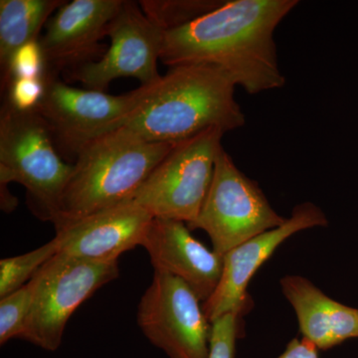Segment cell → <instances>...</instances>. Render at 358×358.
Masks as SVG:
<instances>
[{"mask_svg": "<svg viewBox=\"0 0 358 358\" xmlns=\"http://www.w3.org/2000/svg\"><path fill=\"white\" fill-rule=\"evenodd\" d=\"M296 0H228L164 35L160 60L213 66L249 95L282 88L274 33Z\"/></svg>", "mask_w": 358, "mask_h": 358, "instance_id": "6da1fadb", "label": "cell"}, {"mask_svg": "<svg viewBox=\"0 0 358 358\" xmlns=\"http://www.w3.org/2000/svg\"><path fill=\"white\" fill-rule=\"evenodd\" d=\"M235 88L213 66H174L152 84L124 127L160 143H180L210 128L234 131L246 124Z\"/></svg>", "mask_w": 358, "mask_h": 358, "instance_id": "7a4b0ae2", "label": "cell"}, {"mask_svg": "<svg viewBox=\"0 0 358 358\" xmlns=\"http://www.w3.org/2000/svg\"><path fill=\"white\" fill-rule=\"evenodd\" d=\"M174 145L152 143L126 127L90 143L73 162L55 228L133 202L141 186Z\"/></svg>", "mask_w": 358, "mask_h": 358, "instance_id": "3957f363", "label": "cell"}, {"mask_svg": "<svg viewBox=\"0 0 358 358\" xmlns=\"http://www.w3.org/2000/svg\"><path fill=\"white\" fill-rule=\"evenodd\" d=\"M73 164L59 154L38 110L20 112L4 103L0 110V185L20 183L30 210L55 225Z\"/></svg>", "mask_w": 358, "mask_h": 358, "instance_id": "277c9868", "label": "cell"}, {"mask_svg": "<svg viewBox=\"0 0 358 358\" xmlns=\"http://www.w3.org/2000/svg\"><path fill=\"white\" fill-rule=\"evenodd\" d=\"M150 86L141 85L124 95L114 96L75 88L59 76L46 74V91L37 110L50 129L59 154L73 164L90 143L124 127Z\"/></svg>", "mask_w": 358, "mask_h": 358, "instance_id": "5b68a950", "label": "cell"}, {"mask_svg": "<svg viewBox=\"0 0 358 358\" xmlns=\"http://www.w3.org/2000/svg\"><path fill=\"white\" fill-rule=\"evenodd\" d=\"M224 131L210 128L176 143L133 200L155 218L193 222L210 188Z\"/></svg>", "mask_w": 358, "mask_h": 358, "instance_id": "8992f818", "label": "cell"}, {"mask_svg": "<svg viewBox=\"0 0 358 358\" xmlns=\"http://www.w3.org/2000/svg\"><path fill=\"white\" fill-rule=\"evenodd\" d=\"M286 221L271 206L258 183L247 178L222 148L199 216L187 226L190 230L206 232L214 251L224 257L235 247Z\"/></svg>", "mask_w": 358, "mask_h": 358, "instance_id": "52a82bcc", "label": "cell"}, {"mask_svg": "<svg viewBox=\"0 0 358 358\" xmlns=\"http://www.w3.org/2000/svg\"><path fill=\"white\" fill-rule=\"evenodd\" d=\"M117 275V262H93L56 254L33 278L34 299L20 338L55 352L73 313Z\"/></svg>", "mask_w": 358, "mask_h": 358, "instance_id": "ba28073f", "label": "cell"}, {"mask_svg": "<svg viewBox=\"0 0 358 358\" xmlns=\"http://www.w3.org/2000/svg\"><path fill=\"white\" fill-rule=\"evenodd\" d=\"M200 303L182 280L155 272L138 303V327L169 358H208L211 324Z\"/></svg>", "mask_w": 358, "mask_h": 358, "instance_id": "9c48e42d", "label": "cell"}, {"mask_svg": "<svg viewBox=\"0 0 358 358\" xmlns=\"http://www.w3.org/2000/svg\"><path fill=\"white\" fill-rule=\"evenodd\" d=\"M166 32L148 20L138 2L126 1L108 29L109 49L99 60L69 71L71 81L105 92L114 80L134 78L141 85L159 81L157 70Z\"/></svg>", "mask_w": 358, "mask_h": 358, "instance_id": "30bf717a", "label": "cell"}, {"mask_svg": "<svg viewBox=\"0 0 358 358\" xmlns=\"http://www.w3.org/2000/svg\"><path fill=\"white\" fill-rule=\"evenodd\" d=\"M327 215L317 205L303 202L296 205L291 217L280 227L251 238L224 256L222 274L217 288L203 305L205 315L212 324L226 313L243 315L250 301L247 288L252 278L280 245L301 231L326 227Z\"/></svg>", "mask_w": 358, "mask_h": 358, "instance_id": "8fae6325", "label": "cell"}, {"mask_svg": "<svg viewBox=\"0 0 358 358\" xmlns=\"http://www.w3.org/2000/svg\"><path fill=\"white\" fill-rule=\"evenodd\" d=\"M124 0L65 1L46 24L38 40L47 74L75 69L103 55L99 42L107 36Z\"/></svg>", "mask_w": 358, "mask_h": 358, "instance_id": "7c38bea8", "label": "cell"}, {"mask_svg": "<svg viewBox=\"0 0 358 358\" xmlns=\"http://www.w3.org/2000/svg\"><path fill=\"white\" fill-rule=\"evenodd\" d=\"M154 216L134 202L68 221L56 227L58 253L93 262H117L143 244Z\"/></svg>", "mask_w": 358, "mask_h": 358, "instance_id": "4fadbf2b", "label": "cell"}, {"mask_svg": "<svg viewBox=\"0 0 358 358\" xmlns=\"http://www.w3.org/2000/svg\"><path fill=\"white\" fill-rule=\"evenodd\" d=\"M141 246L147 250L155 272L182 280L202 303L217 288L224 257L193 237L185 222L154 218Z\"/></svg>", "mask_w": 358, "mask_h": 358, "instance_id": "5bb4252c", "label": "cell"}, {"mask_svg": "<svg viewBox=\"0 0 358 358\" xmlns=\"http://www.w3.org/2000/svg\"><path fill=\"white\" fill-rule=\"evenodd\" d=\"M280 284L296 312L301 336L319 350H331L348 339L358 338V308L329 298L301 275H285Z\"/></svg>", "mask_w": 358, "mask_h": 358, "instance_id": "9a60e30c", "label": "cell"}, {"mask_svg": "<svg viewBox=\"0 0 358 358\" xmlns=\"http://www.w3.org/2000/svg\"><path fill=\"white\" fill-rule=\"evenodd\" d=\"M64 0H0V66L18 49L38 41L40 31Z\"/></svg>", "mask_w": 358, "mask_h": 358, "instance_id": "2e32d148", "label": "cell"}, {"mask_svg": "<svg viewBox=\"0 0 358 358\" xmlns=\"http://www.w3.org/2000/svg\"><path fill=\"white\" fill-rule=\"evenodd\" d=\"M218 0H141V10L164 32L176 29L220 6Z\"/></svg>", "mask_w": 358, "mask_h": 358, "instance_id": "e0dca14e", "label": "cell"}, {"mask_svg": "<svg viewBox=\"0 0 358 358\" xmlns=\"http://www.w3.org/2000/svg\"><path fill=\"white\" fill-rule=\"evenodd\" d=\"M55 238L39 248L22 255L0 261V299L17 291L31 281L40 268L58 253Z\"/></svg>", "mask_w": 358, "mask_h": 358, "instance_id": "ac0fdd59", "label": "cell"}, {"mask_svg": "<svg viewBox=\"0 0 358 358\" xmlns=\"http://www.w3.org/2000/svg\"><path fill=\"white\" fill-rule=\"evenodd\" d=\"M33 299V279L22 288L0 299V345L21 338L31 312Z\"/></svg>", "mask_w": 358, "mask_h": 358, "instance_id": "d6986e66", "label": "cell"}, {"mask_svg": "<svg viewBox=\"0 0 358 358\" xmlns=\"http://www.w3.org/2000/svg\"><path fill=\"white\" fill-rule=\"evenodd\" d=\"M46 63L39 41L31 42L18 49L8 64L1 70V90L17 78L45 77Z\"/></svg>", "mask_w": 358, "mask_h": 358, "instance_id": "ffe728a7", "label": "cell"}, {"mask_svg": "<svg viewBox=\"0 0 358 358\" xmlns=\"http://www.w3.org/2000/svg\"><path fill=\"white\" fill-rule=\"evenodd\" d=\"M3 91V90H2ZM46 91V76L17 78L4 88V103L20 112L36 110Z\"/></svg>", "mask_w": 358, "mask_h": 358, "instance_id": "44dd1931", "label": "cell"}, {"mask_svg": "<svg viewBox=\"0 0 358 358\" xmlns=\"http://www.w3.org/2000/svg\"><path fill=\"white\" fill-rule=\"evenodd\" d=\"M241 313H229L211 324L208 358H235L236 343L240 338Z\"/></svg>", "mask_w": 358, "mask_h": 358, "instance_id": "7402d4cb", "label": "cell"}, {"mask_svg": "<svg viewBox=\"0 0 358 358\" xmlns=\"http://www.w3.org/2000/svg\"><path fill=\"white\" fill-rule=\"evenodd\" d=\"M278 358H319V348L307 338H294Z\"/></svg>", "mask_w": 358, "mask_h": 358, "instance_id": "603a6c76", "label": "cell"}]
</instances>
